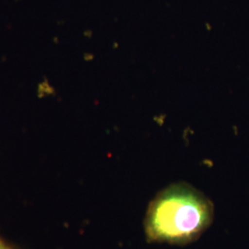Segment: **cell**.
<instances>
[{
	"label": "cell",
	"instance_id": "cell-1",
	"mask_svg": "<svg viewBox=\"0 0 249 249\" xmlns=\"http://www.w3.org/2000/svg\"><path fill=\"white\" fill-rule=\"evenodd\" d=\"M212 200L187 183L170 185L154 196L144 218L147 239L185 246L196 241L213 221Z\"/></svg>",
	"mask_w": 249,
	"mask_h": 249
},
{
	"label": "cell",
	"instance_id": "cell-2",
	"mask_svg": "<svg viewBox=\"0 0 249 249\" xmlns=\"http://www.w3.org/2000/svg\"><path fill=\"white\" fill-rule=\"evenodd\" d=\"M0 249H15L12 246H10L6 241L3 240L0 237Z\"/></svg>",
	"mask_w": 249,
	"mask_h": 249
}]
</instances>
